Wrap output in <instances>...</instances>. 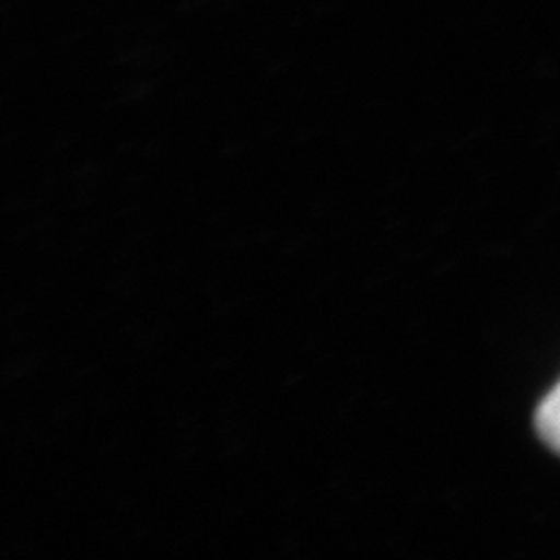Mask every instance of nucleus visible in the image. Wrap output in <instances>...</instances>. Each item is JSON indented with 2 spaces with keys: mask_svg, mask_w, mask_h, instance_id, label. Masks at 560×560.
<instances>
[{
  "mask_svg": "<svg viewBox=\"0 0 560 560\" xmlns=\"http://www.w3.org/2000/svg\"><path fill=\"white\" fill-rule=\"evenodd\" d=\"M537 434L551 451L560 453V383L547 395L537 409Z\"/></svg>",
  "mask_w": 560,
  "mask_h": 560,
  "instance_id": "1",
  "label": "nucleus"
}]
</instances>
